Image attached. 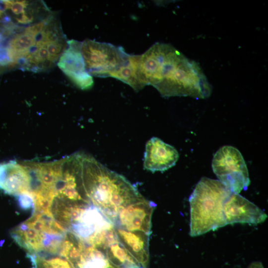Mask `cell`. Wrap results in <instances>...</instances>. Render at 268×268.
<instances>
[{
    "instance_id": "cell-3",
    "label": "cell",
    "mask_w": 268,
    "mask_h": 268,
    "mask_svg": "<svg viewBox=\"0 0 268 268\" xmlns=\"http://www.w3.org/2000/svg\"><path fill=\"white\" fill-rule=\"evenodd\" d=\"M232 192L218 180L202 177L191 194L190 235L196 237L226 224L224 205Z\"/></svg>"
},
{
    "instance_id": "cell-18",
    "label": "cell",
    "mask_w": 268,
    "mask_h": 268,
    "mask_svg": "<svg viewBox=\"0 0 268 268\" xmlns=\"http://www.w3.org/2000/svg\"><path fill=\"white\" fill-rule=\"evenodd\" d=\"M248 268H264L260 262H254L252 263Z\"/></svg>"
},
{
    "instance_id": "cell-15",
    "label": "cell",
    "mask_w": 268,
    "mask_h": 268,
    "mask_svg": "<svg viewBox=\"0 0 268 268\" xmlns=\"http://www.w3.org/2000/svg\"><path fill=\"white\" fill-rule=\"evenodd\" d=\"M105 251L111 262L120 268H128L135 265H140L125 248L120 241L109 245Z\"/></svg>"
},
{
    "instance_id": "cell-6",
    "label": "cell",
    "mask_w": 268,
    "mask_h": 268,
    "mask_svg": "<svg viewBox=\"0 0 268 268\" xmlns=\"http://www.w3.org/2000/svg\"><path fill=\"white\" fill-rule=\"evenodd\" d=\"M212 168L218 180L233 193L239 194L250 185L245 160L241 152L233 146L225 145L215 152Z\"/></svg>"
},
{
    "instance_id": "cell-10",
    "label": "cell",
    "mask_w": 268,
    "mask_h": 268,
    "mask_svg": "<svg viewBox=\"0 0 268 268\" xmlns=\"http://www.w3.org/2000/svg\"><path fill=\"white\" fill-rule=\"evenodd\" d=\"M223 211L227 225L236 223L256 225L267 218V214L256 204L233 193L226 201Z\"/></svg>"
},
{
    "instance_id": "cell-1",
    "label": "cell",
    "mask_w": 268,
    "mask_h": 268,
    "mask_svg": "<svg viewBox=\"0 0 268 268\" xmlns=\"http://www.w3.org/2000/svg\"><path fill=\"white\" fill-rule=\"evenodd\" d=\"M139 71L146 85L164 97H208L212 86L199 64L169 44L156 43L140 55Z\"/></svg>"
},
{
    "instance_id": "cell-12",
    "label": "cell",
    "mask_w": 268,
    "mask_h": 268,
    "mask_svg": "<svg viewBox=\"0 0 268 268\" xmlns=\"http://www.w3.org/2000/svg\"><path fill=\"white\" fill-rule=\"evenodd\" d=\"M115 228L119 240L125 248L142 267L148 268L150 235L140 231H128L116 226Z\"/></svg>"
},
{
    "instance_id": "cell-13",
    "label": "cell",
    "mask_w": 268,
    "mask_h": 268,
    "mask_svg": "<svg viewBox=\"0 0 268 268\" xmlns=\"http://www.w3.org/2000/svg\"><path fill=\"white\" fill-rule=\"evenodd\" d=\"M73 268H120L112 263L105 250L84 245L79 254L68 262Z\"/></svg>"
},
{
    "instance_id": "cell-17",
    "label": "cell",
    "mask_w": 268,
    "mask_h": 268,
    "mask_svg": "<svg viewBox=\"0 0 268 268\" xmlns=\"http://www.w3.org/2000/svg\"><path fill=\"white\" fill-rule=\"evenodd\" d=\"M18 204L23 209H28L34 207V198L30 194L20 195L17 197Z\"/></svg>"
},
{
    "instance_id": "cell-5",
    "label": "cell",
    "mask_w": 268,
    "mask_h": 268,
    "mask_svg": "<svg viewBox=\"0 0 268 268\" xmlns=\"http://www.w3.org/2000/svg\"><path fill=\"white\" fill-rule=\"evenodd\" d=\"M81 53L86 71L99 77H111L127 63L130 56L121 47L89 39L82 42Z\"/></svg>"
},
{
    "instance_id": "cell-11",
    "label": "cell",
    "mask_w": 268,
    "mask_h": 268,
    "mask_svg": "<svg viewBox=\"0 0 268 268\" xmlns=\"http://www.w3.org/2000/svg\"><path fill=\"white\" fill-rule=\"evenodd\" d=\"M178 158L179 153L175 147L153 137L146 143L143 167L152 172H163L174 166Z\"/></svg>"
},
{
    "instance_id": "cell-8",
    "label": "cell",
    "mask_w": 268,
    "mask_h": 268,
    "mask_svg": "<svg viewBox=\"0 0 268 268\" xmlns=\"http://www.w3.org/2000/svg\"><path fill=\"white\" fill-rule=\"evenodd\" d=\"M156 204L144 198L127 205L118 214L116 227L130 231H140L150 234L151 217Z\"/></svg>"
},
{
    "instance_id": "cell-2",
    "label": "cell",
    "mask_w": 268,
    "mask_h": 268,
    "mask_svg": "<svg viewBox=\"0 0 268 268\" xmlns=\"http://www.w3.org/2000/svg\"><path fill=\"white\" fill-rule=\"evenodd\" d=\"M80 172L88 199L114 224L121 209L143 198L125 177L83 153L81 155Z\"/></svg>"
},
{
    "instance_id": "cell-14",
    "label": "cell",
    "mask_w": 268,
    "mask_h": 268,
    "mask_svg": "<svg viewBox=\"0 0 268 268\" xmlns=\"http://www.w3.org/2000/svg\"><path fill=\"white\" fill-rule=\"evenodd\" d=\"M140 55H130L128 62L111 76L131 86L134 90L138 91L145 84L139 71Z\"/></svg>"
},
{
    "instance_id": "cell-7",
    "label": "cell",
    "mask_w": 268,
    "mask_h": 268,
    "mask_svg": "<svg viewBox=\"0 0 268 268\" xmlns=\"http://www.w3.org/2000/svg\"><path fill=\"white\" fill-rule=\"evenodd\" d=\"M82 42L67 41V46L60 56L58 66L70 80L82 90L91 88L93 80L86 70L81 53Z\"/></svg>"
},
{
    "instance_id": "cell-16",
    "label": "cell",
    "mask_w": 268,
    "mask_h": 268,
    "mask_svg": "<svg viewBox=\"0 0 268 268\" xmlns=\"http://www.w3.org/2000/svg\"><path fill=\"white\" fill-rule=\"evenodd\" d=\"M34 268H73L64 257L60 255L27 254Z\"/></svg>"
},
{
    "instance_id": "cell-4",
    "label": "cell",
    "mask_w": 268,
    "mask_h": 268,
    "mask_svg": "<svg viewBox=\"0 0 268 268\" xmlns=\"http://www.w3.org/2000/svg\"><path fill=\"white\" fill-rule=\"evenodd\" d=\"M65 233L50 213L36 211L10 232L11 237L27 254L50 255L58 253Z\"/></svg>"
},
{
    "instance_id": "cell-9",
    "label": "cell",
    "mask_w": 268,
    "mask_h": 268,
    "mask_svg": "<svg viewBox=\"0 0 268 268\" xmlns=\"http://www.w3.org/2000/svg\"><path fill=\"white\" fill-rule=\"evenodd\" d=\"M32 177L25 162L0 163V190L17 197L30 194Z\"/></svg>"
}]
</instances>
